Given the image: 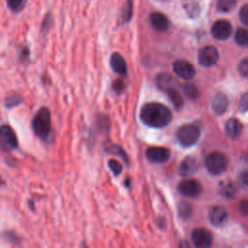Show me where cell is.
Wrapping results in <instances>:
<instances>
[{
    "instance_id": "6da1fadb",
    "label": "cell",
    "mask_w": 248,
    "mask_h": 248,
    "mask_svg": "<svg viewBox=\"0 0 248 248\" xmlns=\"http://www.w3.org/2000/svg\"><path fill=\"white\" fill-rule=\"evenodd\" d=\"M140 119L148 127L163 128L170 124L172 114L166 105L158 102H149L141 107Z\"/></svg>"
},
{
    "instance_id": "7a4b0ae2",
    "label": "cell",
    "mask_w": 248,
    "mask_h": 248,
    "mask_svg": "<svg viewBox=\"0 0 248 248\" xmlns=\"http://www.w3.org/2000/svg\"><path fill=\"white\" fill-rule=\"evenodd\" d=\"M31 126L34 134L44 141H47L51 135V114L47 108L42 107L35 113Z\"/></svg>"
},
{
    "instance_id": "3957f363",
    "label": "cell",
    "mask_w": 248,
    "mask_h": 248,
    "mask_svg": "<svg viewBox=\"0 0 248 248\" xmlns=\"http://www.w3.org/2000/svg\"><path fill=\"white\" fill-rule=\"evenodd\" d=\"M201 137V129L197 124L187 123L181 125L176 131V139L183 147H191L196 144Z\"/></svg>"
},
{
    "instance_id": "277c9868",
    "label": "cell",
    "mask_w": 248,
    "mask_h": 248,
    "mask_svg": "<svg viewBox=\"0 0 248 248\" xmlns=\"http://www.w3.org/2000/svg\"><path fill=\"white\" fill-rule=\"evenodd\" d=\"M204 165L209 173L213 175H219L226 171L229 165V160L224 153L219 151H212L206 156Z\"/></svg>"
},
{
    "instance_id": "5b68a950",
    "label": "cell",
    "mask_w": 248,
    "mask_h": 248,
    "mask_svg": "<svg viewBox=\"0 0 248 248\" xmlns=\"http://www.w3.org/2000/svg\"><path fill=\"white\" fill-rule=\"evenodd\" d=\"M17 146L18 140L14 129L9 125H2L0 127V150L10 152Z\"/></svg>"
},
{
    "instance_id": "8992f818",
    "label": "cell",
    "mask_w": 248,
    "mask_h": 248,
    "mask_svg": "<svg viewBox=\"0 0 248 248\" xmlns=\"http://www.w3.org/2000/svg\"><path fill=\"white\" fill-rule=\"evenodd\" d=\"M177 189L181 195L191 199L199 197L202 191V184L198 180L187 177L178 183Z\"/></svg>"
},
{
    "instance_id": "52a82bcc",
    "label": "cell",
    "mask_w": 248,
    "mask_h": 248,
    "mask_svg": "<svg viewBox=\"0 0 248 248\" xmlns=\"http://www.w3.org/2000/svg\"><path fill=\"white\" fill-rule=\"evenodd\" d=\"M219 60L218 49L213 46H205L199 50L198 61L203 67H211Z\"/></svg>"
},
{
    "instance_id": "ba28073f",
    "label": "cell",
    "mask_w": 248,
    "mask_h": 248,
    "mask_svg": "<svg viewBox=\"0 0 248 248\" xmlns=\"http://www.w3.org/2000/svg\"><path fill=\"white\" fill-rule=\"evenodd\" d=\"M191 240L198 248H206L212 245L213 236L210 231L204 228H197L191 233Z\"/></svg>"
},
{
    "instance_id": "9c48e42d",
    "label": "cell",
    "mask_w": 248,
    "mask_h": 248,
    "mask_svg": "<svg viewBox=\"0 0 248 248\" xmlns=\"http://www.w3.org/2000/svg\"><path fill=\"white\" fill-rule=\"evenodd\" d=\"M232 26L231 22L227 19H218L216 20L211 27L212 36L220 41H225L232 36Z\"/></svg>"
},
{
    "instance_id": "30bf717a",
    "label": "cell",
    "mask_w": 248,
    "mask_h": 248,
    "mask_svg": "<svg viewBox=\"0 0 248 248\" xmlns=\"http://www.w3.org/2000/svg\"><path fill=\"white\" fill-rule=\"evenodd\" d=\"M172 69L177 77L186 80H190L196 76L195 67L189 61L184 59H178L174 61L172 64Z\"/></svg>"
},
{
    "instance_id": "8fae6325",
    "label": "cell",
    "mask_w": 248,
    "mask_h": 248,
    "mask_svg": "<svg viewBox=\"0 0 248 248\" xmlns=\"http://www.w3.org/2000/svg\"><path fill=\"white\" fill-rule=\"evenodd\" d=\"M146 158L155 164L166 163L170 157V151L164 146H151L145 151Z\"/></svg>"
},
{
    "instance_id": "7c38bea8",
    "label": "cell",
    "mask_w": 248,
    "mask_h": 248,
    "mask_svg": "<svg viewBox=\"0 0 248 248\" xmlns=\"http://www.w3.org/2000/svg\"><path fill=\"white\" fill-rule=\"evenodd\" d=\"M199 167H200L199 162L195 157L187 156L181 161L179 165V168H178L179 175L185 178L190 177L198 171Z\"/></svg>"
},
{
    "instance_id": "4fadbf2b",
    "label": "cell",
    "mask_w": 248,
    "mask_h": 248,
    "mask_svg": "<svg viewBox=\"0 0 248 248\" xmlns=\"http://www.w3.org/2000/svg\"><path fill=\"white\" fill-rule=\"evenodd\" d=\"M208 219L212 226L221 227L228 219V211L222 205H214L208 213Z\"/></svg>"
},
{
    "instance_id": "5bb4252c",
    "label": "cell",
    "mask_w": 248,
    "mask_h": 248,
    "mask_svg": "<svg viewBox=\"0 0 248 248\" xmlns=\"http://www.w3.org/2000/svg\"><path fill=\"white\" fill-rule=\"evenodd\" d=\"M229 106L227 95L222 92L216 93L211 100V109L216 115H222L226 112Z\"/></svg>"
},
{
    "instance_id": "9a60e30c",
    "label": "cell",
    "mask_w": 248,
    "mask_h": 248,
    "mask_svg": "<svg viewBox=\"0 0 248 248\" xmlns=\"http://www.w3.org/2000/svg\"><path fill=\"white\" fill-rule=\"evenodd\" d=\"M149 22L155 30L160 31V32H164L166 30H168L169 26H170L168 17L160 12L151 13L149 16Z\"/></svg>"
},
{
    "instance_id": "2e32d148",
    "label": "cell",
    "mask_w": 248,
    "mask_h": 248,
    "mask_svg": "<svg viewBox=\"0 0 248 248\" xmlns=\"http://www.w3.org/2000/svg\"><path fill=\"white\" fill-rule=\"evenodd\" d=\"M225 131L231 140H237L243 131L242 123L236 118H230L225 124Z\"/></svg>"
},
{
    "instance_id": "e0dca14e",
    "label": "cell",
    "mask_w": 248,
    "mask_h": 248,
    "mask_svg": "<svg viewBox=\"0 0 248 248\" xmlns=\"http://www.w3.org/2000/svg\"><path fill=\"white\" fill-rule=\"evenodd\" d=\"M219 195L226 200H232L237 194V188L233 182L231 180H223L218 185Z\"/></svg>"
},
{
    "instance_id": "ac0fdd59",
    "label": "cell",
    "mask_w": 248,
    "mask_h": 248,
    "mask_svg": "<svg viewBox=\"0 0 248 248\" xmlns=\"http://www.w3.org/2000/svg\"><path fill=\"white\" fill-rule=\"evenodd\" d=\"M109 63H110L111 69L116 74L120 76H125L127 74V63L124 57L120 53L118 52L112 53L110 56Z\"/></svg>"
},
{
    "instance_id": "d6986e66",
    "label": "cell",
    "mask_w": 248,
    "mask_h": 248,
    "mask_svg": "<svg viewBox=\"0 0 248 248\" xmlns=\"http://www.w3.org/2000/svg\"><path fill=\"white\" fill-rule=\"evenodd\" d=\"M165 92L167 93L168 97L170 98V100L171 101L173 107L176 108V109H180L183 105H184V101H183V98L182 96L180 95V93L173 87V86H170L169 88H167L165 90Z\"/></svg>"
},
{
    "instance_id": "ffe728a7",
    "label": "cell",
    "mask_w": 248,
    "mask_h": 248,
    "mask_svg": "<svg viewBox=\"0 0 248 248\" xmlns=\"http://www.w3.org/2000/svg\"><path fill=\"white\" fill-rule=\"evenodd\" d=\"M172 82V78L167 73H161L156 77V85L161 89V90H166L167 88L171 86Z\"/></svg>"
},
{
    "instance_id": "44dd1931",
    "label": "cell",
    "mask_w": 248,
    "mask_h": 248,
    "mask_svg": "<svg viewBox=\"0 0 248 248\" xmlns=\"http://www.w3.org/2000/svg\"><path fill=\"white\" fill-rule=\"evenodd\" d=\"M133 11H134V1L133 0H126L122 13H121V20L124 23L129 22L133 17Z\"/></svg>"
},
{
    "instance_id": "7402d4cb",
    "label": "cell",
    "mask_w": 248,
    "mask_h": 248,
    "mask_svg": "<svg viewBox=\"0 0 248 248\" xmlns=\"http://www.w3.org/2000/svg\"><path fill=\"white\" fill-rule=\"evenodd\" d=\"M193 214V207L189 202H181L178 204V215L183 220H188Z\"/></svg>"
},
{
    "instance_id": "603a6c76",
    "label": "cell",
    "mask_w": 248,
    "mask_h": 248,
    "mask_svg": "<svg viewBox=\"0 0 248 248\" xmlns=\"http://www.w3.org/2000/svg\"><path fill=\"white\" fill-rule=\"evenodd\" d=\"M234 41L240 46L248 45V32L245 28H238L234 34Z\"/></svg>"
},
{
    "instance_id": "cb8c5ba5",
    "label": "cell",
    "mask_w": 248,
    "mask_h": 248,
    "mask_svg": "<svg viewBox=\"0 0 248 248\" xmlns=\"http://www.w3.org/2000/svg\"><path fill=\"white\" fill-rule=\"evenodd\" d=\"M21 103H22V97L17 93H12L4 100V106L7 108H13Z\"/></svg>"
},
{
    "instance_id": "d4e9b609",
    "label": "cell",
    "mask_w": 248,
    "mask_h": 248,
    "mask_svg": "<svg viewBox=\"0 0 248 248\" xmlns=\"http://www.w3.org/2000/svg\"><path fill=\"white\" fill-rule=\"evenodd\" d=\"M236 5V0H218L217 1V10L222 13H229Z\"/></svg>"
},
{
    "instance_id": "484cf974",
    "label": "cell",
    "mask_w": 248,
    "mask_h": 248,
    "mask_svg": "<svg viewBox=\"0 0 248 248\" xmlns=\"http://www.w3.org/2000/svg\"><path fill=\"white\" fill-rule=\"evenodd\" d=\"M183 91L185 93V95L191 99V100H196L200 97V91H199V88L192 84V83H187L183 86Z\"/></svg>"
},
{
    "instance_id": "4316f807",
    "label": "cell",
    "mask_w": 248,
    "mask_h": 248,
    "mask_svg": "<svg viewBox=\"0 0 248 248\" xmlns=\"http://www.w3.org/2000/svg\"><path fill=\"white\" fill-rule=\"evenodd\" d=\"M184 9H185V12L188 15V16L191 18H196L201 14V9H200V6L198 5V3L186 4V5H184Z\"/></svg>"
},
{
    "instance_id": "83f0119b",
    "label": "cell",
    "mask_w": 248,
    "mask_h": 248,
    "mask_svg": "<svg viewBox=\"0 0 248 248\" xmlns=\"http://www.w3.org/2000/svg\"><path fill=\"white\" fill-rule=\"evenodd\" d=\"M27 0H7L9 9L14 13H19L26 5Z\"/></svg>"
},
{
    "instance_id": "f1b7e54d",
    "label": "cell",
    "mask_w": 248,
    "mask_h": 248,
    "mask_svg": "<svg viewBox=\"0 0 248 248\" xmlns=\"http://www.w3.org/2000/svg\"><path fill=\"white\" fill-rule=\"evenodd\" d=\"M108 151L110 152V153H112V154H114V155L120 156L123 160H125L126 164H129V158H128V156L126 155L125 151H124L119 145L112 144V145H110V146L108 148Z\"/></svg>"
},
{
    "instance_id": "f546056e",
    "label": "cell",
    "mask_w": 248,
    "mask_h": 248,
    "mask_svg": "<svg viewBox=\"0 0 248 248\" xmlns=\"http://www.w3.org/2000/svg\"><path fill=\"white\" fill-rule=\"evenodd\" d=\"M2 236L6 241H9L12 244H18L20 242L19 237L16 235L15 232L12 231H5L2 232Z\"/></svg>"
},
{
    "instance_id": "4dcf8cb0",
    "label": "cell",
    "mask_w": 248,
    "mask_h": 248,
    "mask_svg": "<svg viewBox=\"0 0 248 248\" xmlns=\"http://www.w3.org/2000/svg\"><path fill=\"white\" fill-rule=\"evenodd\" d=\"M108 166L110 169V170L112 171L114 176H118L122 172V165L119 162H117L116 160H113V159L108 160Z\"/></svg>"
},
{
    "instance_id": "1f68e13d",
    "label": "cell",
    "mask_w": 248,
    "mask_h": 248,
    "mask_svg": "<svg viewBox=\"0 0 248 248\" xmlns=\"http://www.w3.org/2000/svg\"><path fill=\"white\" fill-rule=\"evenodd\" d=\"M51 24H52V16L50 13H47L44 19H43V22H42V26H41V31L42 33L46 34L48 32L49 28L51 27Z\"/></svg>"
},
{
    "instance_id": "d6a6232c",
    "label": "cell",
    "mask_w": 248,
    "mask_h": 248,
    "mask_svg": "<svg viewBox=\"0 0 248 248\" xmlns=\"http://www.w3.org/2000/svg\"><path fill=\"white\" fill-rule=\"evenodd\" d=\"M237 71L243 78H247L248 76V60L247 58L242 59L237 66Z\"/></svg>"
},
{
    "instance_id": "836d02e7",
    "label": "cell",
    "mask_w": 248,
    "mask_h": 248,
    "mask_svg": "<svg viewBox=\"0 0 248 248\" xmlns=\"http://www.w3.org/2000/svg\"><path fill=\"white\" fill-rule=\"evenodd\" d=\"M239 18H240V21H241L245 26L248 25V5H247V4L243 5V6L240 8V11H239Z\"/></svg>"
},
{
    "instance_id": "e575fe53",
    "label": "cell",
    "mask_w": 248,
    "mask_h": 248,
    "mask_svg": "<svg viewBox=\"0 0 248 248\" xmlns=\"http://www.w3.org/2000/svg\"><path fill=\"white\" fill-rule=\"evenodd\" d=\"M239 111L241 113H246L247 109H248V94L244 93L239 101V106H238Z\"/></svg>"
},
{
    "instance_id": "d590c367",
    "label": "cell",
    "mask_w": 248,
    "mask_h": 248,
    "mask_svg": "<svg viewBox=\"0 0 248 248\" xmlns=\"http://www.w3.org/2000/svg\"><path fill=\"white\" fill-rule=\"evenodd\" d=\"M124 87H125V83H124L123 79H121V78H118V79L114 80L113 83H112V89H113L114 92H116V93L122 92L123 89H124Z\"/></svg>"
},
{
    "instance_id": "8d00e7d4",
    "label": "cell",
    "mask_w": 248,
    "mask_h": 248,
    "mask_svg": "<svg viewBox=\"0 0 248 248\" xmlns=\"http://www.w3.org/2000/svg\"><path fill=\"white\" fill-rule=\"evenodd\" d=\"M247 170H242L239 174H238V178H237V181L239 183V185L242 187V188H246L247 187Z\"/></svg>"
},
{
    "instance_id": "74e56055",
    "label": "cell",
    "mask_w": 248,
    "mask_h": 248,
    "mask_svg": "<svg viewBox=\"0 0 248 248\" xmlns=\"http://www.w3.org/2000/svg\"><path fill=\"white\" fill-rule=\"evenodd\" d=\"M19 57H20L21 61H26L28 59V57H29V48L27 46H24V47L21 48Z\"/></svg>"
},
{
    "instance_id": "f35d334b",
    "label": "cell",
    "mask_w": 248,
    "mask_h": 248,
    "mask_svg": "<svg viewBox=\"0 0 248 248\" xmlns=\"http://www.w3.org/2000/svg\"><path fill=\"white\" fill-rule=\"evenodd\" d=\"M239 210L243 213V214H247L248 212V202L246 200H243L240 204H239Z\"/></svg>"
},
{
    "instance_id": "ab89813d",
    "label": "cell",
    "mask_w": 248,
    "mask_h": 248,
    "mask_svg": "<svg viewBox=\"0 0 248 248\" xmlns=\"http://www.w3.org/2000/svg\"><path fill=\"white\" fill-rule=\"evenodd\" d=\"M4 183H5V182H4V180H3V179H2V177L0 176V186H2Z\"/></svg>"
}]
</instances>
